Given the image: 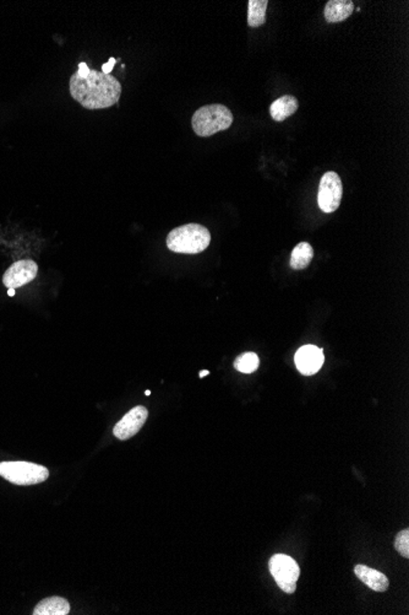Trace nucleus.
Listing matches in <instances>:
<instances>
[{
    "mask_svg": "<svg viewBox=\"0 0 409 615\" xmlns=\"http://www.w3.org/2000/svg\"><path fill=\"white\" fill-rule=\"evenodd\" d=\"M69 91L72 98L87 110H103L119 102L121 85L111 74L90 70L86 78L74 74Z\"/></svg>",
    "mask_w": 409,
    "mask_h": 615,
    "instance_id": "1",
    "label": "nucleus"
},
{
    "mask_svg": "<svg viewBox=\"0 0 409 615\" xmlns=\"http://www.w3.org/2000/svg\"><path fill=\"white\" fill-rule=\"evenodd\" d=\"M169 251L184 254H198L211 243V233L203 225L187 224L175 228L166 240Z\"/></svg>",
    "mask_w": 409,
    "mask_h": 615,
    "instance_id": "2",
    "label": "nucleus"
},
{
    "mask_svg": "<svg viewBox=\"0 0 409 615\" xmlns=\"http://www.w3.org/2000/svg\"><path fill=\"white\" fill-rule=\"evenodd\" d=\"M233 113L221 103L206 105L194 113L192 126L196 136L207 138L218 131H227L233 123Z\"/></svg>",
    "mask_w": 409,
    "mask_h": 615,
    "instance_id": "3",
    "label": "nucleus"
},
{
    "mask_svg": "<svg viewBox=\"0 0 409 615\" xmlns=\"http://www.w3.org/2000/svg\"><path fill=\"white\" fill-rule=\"evenodd\" d=\"M0 475L15 485H34L48 479L49 472L43 465L29 462H1Z\"/></svg>",
    "mask_w": 409,
    "mask_h": 615,
    "instance_id": "4",
    "label": "nucleus"
},
{
    "mask_svg": "<svg viewBox=\"0 0 409 615\" xmlns=\"http://www.w3.org/2000/svg\"><path fill=\"white\" fill-rule=\"evenodd\" d=\"M269 567L274 581L284 593L292 595L295 592L300 570L293 557L284 554H276L271 557Z\"/></svg>",
    "mask_w": 409,
    "mask_h": 615,
    "instance_id": "5",
    "label": "nucleus"
},
{
    "mask_svg": "<svg viewBox=\"0 0 409 615\" xmlns=\"http://www.w3.org/2000/svg\"><path fill=\"white\" fill-rule=\"evenodd\" d=\"M343 186L340 176L330 171L323 176L319 186L318 203L323 213H333L341 205Z\"/></svg>",
    "mask_w": 409,
    "mask_h": 615,
    "instance_id": "6",
    "label": "nucleus"
},
{
    "mask_svg": "<svg viewBox=\"0 0 409 615\" xmlns=\"http://www.w3.org/2000/svg\"><path fill=\"white\" fill-rule=\"evenodd\" d=\"M39 273V266L32 259L18 261L6 269L3 276V284L8 289H18L34 281Z\"/></svg>",
    "mask_w": 409,
    "mask_h": 615,
    "instance_id": "7",
    "label": "nucleus"
},
{
    "mask_svg": "<svg viewBox=\"0 0 409 615\" xmlns=\"http://www.w3.org/2000/svg\"><path fill=\"white\" fill-rule=\"evenodd\" d=\"M149 412L142 406L133 408L130 412L126 413L121 422L116 424L113 429V434L118 440H129L142 429L145 422L147 420Z\"/></svg>",
    "mask_w": 409,
    "mask_h": 615,
    "instance_id": "8",
    "label": "nucleus"
},
{
    "mask_svg": "<svg viewBox=\"0 0 409 615\" xmlns=\"http://www.w3.org/2000/svg\"><path fill=\"white\" fill-rule=\"evenodd\" d=\"M295 366L299 373L304 376H313L323 368V350L315 345H304L299 348L298 351L294 356Z\"/></svg>",
    "mask_w": 409,
    "mask_h": 615,
    "instance_id": "9",
    "label": "nucleus"
},
{
    "mask_svg": "<svg viewBox=\"0 0 409 615\" xmlns=\"http://www.w3.org/2000/svg\"><path fill=\"white\" fill-rule=\"evenodd\" d=\"M354 574L366 586L375 592H385L389 588V578L382 572L374 570L366 565H356Z\"/></svg>",
    "mask_w": 409,
    "mask_h": 615,
    "instance_id": "10",
    "label": "nucleus"
},
{
    "mask_svg": "<svg viewBox=\"0 0 409 615\" xmlns=\"http://www.w3.org/2000/svg\"><path fill=\"white\" fill-rule=\"evenodd\" d=\"M354 10V4L351 0H330L323 10L325 19L328 24H336L348 19Z\"/></svg>",
    "mask_w": 409,
    "mask_h": 615,
    "instance_id": "11",
    "label": "nucleus"
},
{
    "mask_svg": "<svg viewBox=\"0 0 409 615\" xmlns=\"http://www.w3.org/2000/svg\"><path fill=\"white\" fill-rule=\"evenodd\" d=\"M299 102L292 95H284L279 97V100L272 102L270 107L271 117L276 122H283L289 117L293 116L298 111Z\"/></svg>",
    "mask_w": 409,
    "mask_h": 615,
    "instance_id": "12",
    "label": "nucleus"
},
{
    "mask_svg": "<svg viewBox=\"0 0 409 615\" xmlns=\"http://www.w3.org/2000/svg\"><path fill=\"white\" fill-rule=\"evenodd\" d=\"M70 604L62 597H49L39 602L34 608V615H68Z\"/></svg>",
    "mask_w": 409,
    "mask_h": 615,
    "instance_id": "13",
    "label": "nucleus"
},
{
    "mask_svg": "<svg viewBox=\"0 0 409 615\" xmlns=\"http://www.w3.org/2000/svg\"><path fill=\"white\" fill-rule=\"evenodd\" d=\"M314 259V248L308 242H300L294 247L290 256V266L294 271H303L308 268Z\"/></svg>",
    "mask_w": 409,
    "mask_h": 615,
    "instance_id": "14",
    "label": "nucleus"
},
{
    "mask_svg": "<svg viewBox=\"0 0 409 615\" xmlns=\"http://www.w3.org/2000/svg\"><path fill=\"white\" fill-rule=\"evenodd\" d=\"M267 0H249L248 3V25L250 27H259L265 24Z\"/></svg>",
    "mask_w": 409,
    "mask_h": 615,
    "instance_id": "15",
    "label": "nucleus"
},
{
    "mask_svg": "<svg viewBox=\"0 0 409 615\" xmlns=\"http://www.w3.org/2000/svg\"><path fill=\"white\" fill-rule=\"evenodd\" d=\"M260 360L255 353H244L239 355L234 361V368L241 373H255L259 368Z\"/></svg>",
    "mask_w": 409,
    "mask_h": 615,
    "instance_id": "16",
    "label": "nucleus"
},
{
    "mask_svg": "<svg viewBox=\"0 0 409 615\" xmlns=\"http://www.w3.org/2000/svg\"><path fill=\"white\" fill-rule=\"evenodd\" d=\"M395 549L400 552L402 557L408 559L409 557V531L403 529L401 531L395 540Z\"/></svg>",
    "mask_w": 409,
    "mask_h": 615,
    "instance_id": "17",
    "label": "nucleus"
},
{
    "mask_svg": "<svg viewBox=\"0 0 409 615\" xmlns=\"http://www.w3.org/2000/svg\"><path fill=\"white\" fill-rule=\"evenodd\" d=\"M114 65H116V59H109V62H108V63L103 64V67H102V73H111L112 70H113V67H114Z\"/></svg>",
    "mask_w": 409,
    "mask_h": 615,
    "instance_id": "18",
    "label": "nucleus"
},
{
    "mask_svg": "<svg viewBox=\"0 0 409 615\" xmlns=\"http://www.w3.org/2000/svg\"><path fill=\"white\" fill-rule=\"evenodd\" d=\"M81 78H86L88 73H90V69L87 67L86 63H80L79 64V70L76 72Z\"/></svg>",
    "mask_w": 409,
    "mask_h": 615,
    "instance_id": "19",
    "label": "nucleus"
},
{
    "mask_svg": "<svg viewBox=\"0 0 409 615\" xmlns=\"http://www.w3.org/2000/svg\"><path fill=\"white\" fill-rule=\"evenodd\" d=\"M207 375H210V371H207V370H203V371H201V373H200V378H203L205 377V376H207Z\"/></svg>",
    "mask_w": 409,
    "mask_h": 615,
    "instance_id": "20",
    "label": "nucleus"
},
{
    "mask_svg": "<svg viewBox=\"0 0 409 615\" xmlns=\"http://www.w3.org/2000/svg\"><path fill=\"white\" fill-rule=\"evenodd\" d=\"M8 294H9V296H14L15 289H9V290H8Z\"/></svg>",
    "mask_w": 409,
    "mask_h": 615,
    "instance_id": "21",
    "label": "nucleus"
},
{
    "mask_svg": "<svg viewBox=\"0 0 409 615\" xmlns=\"http://www.w3.org/2000/svg\"><path fill=\"white\" fill-rule=\"evenodd\" d=\"M145 396H151V391H149V389L145 391Z\"/></svg>",
    "mask_w": 409,
    "mask_h": 615,
    "instance_id": "22",
    "label": "nucleus"
}]
</instances>
